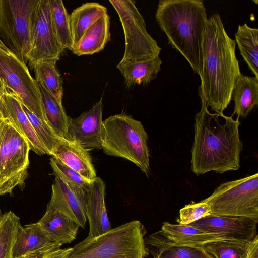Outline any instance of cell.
<instances>
[{
    "label": "cell",
    "mask_w": 258,
    "mask_h": 258,
    "mask_svg": "<svg viewBox=\"0 0 258 258\" xmlns=\"http://www.w3.org/2000/svg\"><path fill=\"white\" fill-rule=\"evenodd\" d=\"M57 61L54 59L41 61L36 63L33 69L37 83L62 104L63 82L56 68Z\"/></svg>",
    "instance_id": "29"
},
{
    "label": "cell",
    "mask_w": 258,
    "mask_h": 258,
    "mask_svg": "<svg viewBox=\"0 0 258 258\" xmlns=\"http://www.w3.org/2000/svg\"><path fill=\"white\" fill-rule=\"evenodd\" d=\"M117 13L125 38V50L120 61H141L157 56L161 50L148 33L145 21L131 0H109Z\"/></svg>",
    "instance_id": "9"
},
{
    "label": "cell",
    "mask_w": 258,
    "mask_h": 258,
    "mask_svg": "<svg viewBox=\"0 0 258 258\" xmlns=\"http://www.w3.org/2000/svg\"><path fill=\"white\" fill-rule=\"evenodd\" d=\"M52 21L56 39L64 50H72L73 41L70 25V15L61 0H50Z\"/></svg>",
    "instance_id": "31"
},
{
    "label": "cell",
    "mask_w": 258,
    "mask_h": 258,
    "mask_svg": "<svg viewBox=\"0 0 258 258\" xmlns=\"http://www.w3.org/2000/svg\"><path fill=\"white\" fill-rule=\"evenodd\" d=\"M159 56L141 61H120L116 68L124 79L126 87L147 85L155 79L161 70Z\"/></svg>",
    "instance_id": "23"
},
{
    "label": "cell",
    "mask_w": 258,
    "mask_h": 258,
    "mask_svg": "<svg viewBox=\"0 0 258 258\" xmlns=\"http://www.w3.org/2000/svg\"><path fill=\"white\" fill-rule=\"evenodd\" d=\"M199 246L213 258H258V238L252 241L219 240Z\"/></svg>",
    "instance_id": "25"
},
{
    "label": "cell",
    "mask_w": 258,
    "mask_h": 258,
    "mask_svg": "<svg viewBox=\"0 0 258 258\" xmlns=\"http://www.w3.org/2000/svg\"><path fill=\"white\" fill-rule=\"evenodd\" d=\"M148 136L142 123L125 113L112 115L103 121L101 147L105 154L119 157L150 174Z\"/></svg>",
    "instance_id": "5"
},
{
    "label": "cell",
    "mask_w": 258,
    "mask_h": 258,
    "mask_svg": "<svg viewBox=\"0 0 258 258\" xmlns=\"http://www.w3.org/2000/svg\"><path fill=\"white\" fill-rule=\"evenodd\" d=\"M145 243L152 258H213L201 246L178 244L171 241L160 230L145 238Z\"/></svg>",
    "instance_id": "19"
},
{
    "label": "cell",
    "mask_w": 258,
    "mask_h": 258,
    "mask_svg": "<svg viewBox=\"0 0 258 258\" xmlns=\"http://www.w3.org/2000/svg\"><path fill=\"white\" fill-rule=\"evenodd\" d=\"M0 112L26 138L31 150L38 155H49L28 119L18 96L6 86L4 94L0 99Z\"/></svg>",
    "instance_id": "14"
},
{
    "label": "cell",
    "mask_w": 258,
    "mask_h": 258,
    "mask_svg": "<svg viewBox=\"0 0 258 258\" xmlns=\"http://www.w3.org/2000/svg\"><path fill=\"white\" fill-rule=\"evenodd\" d=\"M107 14V8L96 2L86 3L74 9L70 15L73 47L91 26Z\"/></svg>",
    "instance_id": "24"
},
{
    "label": "cell",
    "mask_w": 258,
    "mask_h": 258,
    "mask_svg": "<svg viewBox=\"0 0 258 258\" xmlns=\"http://www.w3.org/2000/svg\"><path fill=\"white\" fill-rule=\"evenodd\" d=\"M0 76L24 105L47 123L38 84L22 62L0 39Z\"/></svg>",
    "instance_id": "10"
},
{
    "label": "cell",
    "mask_w": 258,
    "mask_h": 258,
    "mask_svg": "<svg viewBox=\"0 0 258 258\" xmlns=\"http://www.w3.org/2000/svg\"><path fill=\"white\" fill-rule=\"evenodd\" d=\"M202 201L211 214L258 219V174L222 183Z\"/></svg>",
    "instance_id": "7"
},
{
    "label": "cell",
    "mask_w": 258,
    "mask_h": 258,
    "mask_svg": "<svg viewBox=\"0 0 258 258\" xmlns=\"http://www.w3.org/2000/svg\"><path fill=\"white\" fill-rule=\"evenodd\" d=\"M195 116L191 169L199 176L208 172L237 170L243 143L239 138V117L211 113L206 103Z\"/></svg>",
    "instance_id": "2"
},
{
    "label": "cell",
    "mask_w": 258,
    "mask_h": 258,
    "mask_svg": "<svg viewBox=\"0 0 258 258\" xmlns=\"http://www.w3.org/2000/svg\"><path fill=\"white\" fill-rule=\"evenodd\" d=\"M233 114L245 118L258 104V78L241 73L232 92Z\"/></svg>",
    "instance_id": "22"
},
{
    "label": "cell",
    "mask_w": 258,
    "mask_h": 258,
    "mask_svg": "<svg viewBox=\"0 0 258 258\" xmlns=\"http://www.w3.org/2000/svg\"><path fill=\"white\" fill-rule=\"evenodd\" d=\"M48 204L66 215L79 227H85L87 203L77 197L58 177H55L52 185L51 197Z\"/></svg>",
    "instance_id": "18"
},
{
    "label": "cell",
    "mask_w": 258,
    "mask_h": 258,
    "mask_svg": "<svg viewBox=\"0 0 258 258\" xmlns=\"http://www.w3.org/2000/svg\"><path fill=\"white\" fill-rule=\"evenodd\" d=\"M20 225V218L12 211L0 212V258H12V249Z\"/></svg>",
    "instance_id": "32"
},
{
    "label": "cell",
    "mask_w": 258,
    "mask_h": 258,
    "mask_svg": "<svg viewBox=\"0 0 258 258\" xmlns=\"http://www.w3.org/2000/svg\"><path fill=\"white\" fill-rule=\"evenodd\" d=\"M258 219L210 214L188 225L211 233L222 240L252 241L258 238Z\"/></svg>",
    "instance_id": "12"
},
{
    "label": "cell",
    "mask_w": 258,
    "mask_h": 258,
    "mask_svg": "<svg viewBox=\"0 0 258 258\" xmlns=\"http://www.w3.org/2000/svg\"><path fill=\"white\" fill-rule=\"evenodd\" d=\"M160 231L169 240L178 244L201 246L222 240L211 233L188 225L173 224L165 222Z\"/></svg>",
    "instance_id": "26"
},
{
    "label": "cell",
    "mask_w": 258,
    "mask_h": 258,
    "mask_svg": "<svg viewBox=\"0 0 258 258\" xmlns=\"http://www.w3.org/2000/svg\"><path fill=\"white\" fill-rule=\"evenodd\" d=\"M236 45L218 13L208 19L198 94L201 101L217 113H223L230 104L235 83L241 74Z\"/></svg>",
    "instance_id": "1"
},
{
    "label": "cell",
    "mask_w": 258,
    "mask_h": 258,
    "mask_svg": "<svg viewBox=\"0 0 258 258\" xmlns=\"http://www.w3.org/2000/svg\"><path fill=\"white\" fill-rule=\"evenodd\" d=\"M51 156L58 158L86 179L93 180L96 177L88 150L75 141L63 139Z\"/></svg>",
    "instance_id": "20"
},
{
    "label": "cell",
    "mask_w": 258,
    "mask_h": 258,
    "mask_svg": "<svg viewBox=\"0 0 258 258\" xmlns=\"http://www.w3.org/2000/svg\"><path fill=\"white\" fill-rule=\"evenodd\" d=\"M103 105L102 98L91 109L75 118L69 116L67 139L87 150L100 149Z\"/></svg>",
    "instance_id": "13"
},
{
    "label": "cell",
    "mask_w": 258,
    "mask_h": 258,
    "mask_svg": "<svg viewBox=\"0 0 258 258\" xmlns=\"http://www.w3.org/2000/svg\"><path fill=\"white\" fill-rule=\"evenodd\" d=\"M4 118L3 116L2 113L0 112V127H1V125L2 124V123L4 121Z\"/></svg>",
    "instance_id": "37"
},
{
    "label": "cell",
    "mask_w": 258,
    "mask_h": 258,
    "mask_svg": "<svg viewBox=\"0 0 258 258\" xmlns=\"http://www.w3.org/2000/svg\"><path fill=\"white\" fill-rule=\"evenodd\" d=\"M61 244L50 241L42 232L38 224L21 226L18 228L12 249V258H33L59 249Z\"/></svg>",
    "instance_id": "15"
},
{
    "label": "cell",
    "mask_w": 258,
    "mask_h": 258,
    "mask_svg": "<svg viewBox=\"0 0 258 258\" xmlns=\"http://www.w3.org/2000/svg\"><path fill=\"white\" fill-rule=\"evenodd\" d=\"M211 209L209 204L201 201L185 205L179 211L177 222L179 224L188 225L211 214Z\"/></svg>",
    "instance_id": "34"
},
{
    "label": "cell",
    "mask_w": 258,
    "mask_h": 258,
    "mask_svg": "<svg viewBox=\"0 0 258 258\" xmlns=\"http://www.w3.org/2000/svg\"><path fill=\"white\" fill-rule=\"evenodd\" d=\"M240 55L254 77L258 78V29L239 25L235 34Z\"/></svg>",
    "instance_id": "27"
},
{
    "label": "cell",
    "mask_w": 258,
    "mask_h": 258,
    "mask_svg": "<svg viewBox=\"0 0 258 258\" xmlns=\"http://www.w3.org/2000/svg\"><path fill=\"white\" fill-rule=\"evenodd\" d=\"M38 0H0V39L26 64L32 15Z\"/></svg>",
    "instance_id": "8"
},
{
    "label": "cell",
    "mask_w": 258,
    "mask_h": 258,
    "mask_svg": "<svg viewBox=\"0 0 258 258\" xmlns=\"http://www.w3.org/2000/svg\"><path fill=\"white\" fill-rule=\"evenodd\" d=\"M30 150L26 138L4 118L0 127V196L12 195L17 186L24 188Z\"/></svg>",
    "instance_id": "6"
},
{
    "label": "cell",
    "mask_w": 258,
    "mask_h": 258,
    "mask_svg": "<svg viewBox=\"0 0 258 258\" xmlns=\"http://www.w3.org/2000/svg\"><path fill=\"white\" fill-rule=\"evenodd\" d=\"M37 223L50 241L61 245L74 240L80 227L66 215L49 204L44 215Z\"/></svg>",
    "instance_id": "17"
},
{
    "label": "cell",
    "mask_w": 258,
    "mask_h": 258,
    "mask_svg": "<svg viewBox=\"0 0 258 258\" xmlns=\"http://www.w3.org/2000/svg\"><path fill=\"white\" fill-rule=\"evenodd\" d=\"M48 126L60 138L67 139L68 118L62 104L38 83Z\"/></svg>",
    "instance_id": "28"
},
{
    "label": "cell",
    "mask_w": 258,
    "mask_h": 258,
    "mask_svg": "<svg viewBox=\"0 0 258 258\" xmlns=\"http://www.w3.org/2000/svg\"><path fill=\"white\" fill-rule=\"evenodd\" d=\"M105 184L96 177L93 179L87 192V220L89 224L88 236L96 237L111 229L105 203Z\"/></svg>",
    "instance_id": "16"
},
{
    "label": "cell",
    "mask_w": 258,
    "mask_h": 258,
    "mask_svg": "<svg viewBox=\"0 0 258 258\" xmlns=\"http://www.w3.org/2000/svg\"><path fill=\"white\" fill-rule=\"evenodd\" d=\"M5 88L6 86L5 85L3 81L0 76V99L4 94Z\"/></svg>",
    "instance_id": "35"
},
{
    "label": "cell",
    "mask_w": 258,
    "mask_h": 258,
    "mask_svg": "<svg viewBox=\"0 0 258 258\" xmlns=\"http://www.w3.org/2000/svg\"><path fill=\"white\" fill-rule=\"evenodd\" d=\"M63 50L53 29L50 0H38L31 20L29 66L33 69L41 61H58Z\"/></svg>",
    "instance_id": "11"
},
{
    "label": "cell",
    "mask_w": 258,
    "mask_h": 258,
    "mask_svg": "<svg viewBox=\"0 0 258 258\" xmlns=\"http://www.w3.org/2000/svg\"><path fill=\"white\" fill-rule=\"evenodd\" d=\"M33 258H52V257H51V256L50 255V252H49V253H48L45 254L42 257H33Z\"/></svg>",
    "instance_id": "36"
},
{
    "label": "cell",
    "mask_w": 258,
    "mask_h": 258,
    "mask_svg": "<svg viewBox=\"0 0 258 258\" xmlns=\"http://www.w3.org/2000/svg\"><path fill=\"white\" fill-rule=\"evenodd\" d=\"M19 99L37 136L43 146L48 151L49 155H52L63 138L59 137L46 123L38 118L24 105L19 98Z\"/></svg>",
    "instance_id": "33"
},
{
    "label": "cell",
    "mask_w": 258,
    "mask_h": 258,
    "mask_svg": "<svg viewBox=\"0 0 258 258\" xmlns=\"http://www.w3.org/2000/svg\"><path fill=\"white\" fill-rule=\"evenodd\" d=\"M110 17L107 14L91 26L72 49L78 56L92 55L104 49L110 40Z\"/></svg>",
    "instance_id": "21"
},
{
    "label": "cell",
    "mask_w": 258,
    "mask_h": 258,
    "mask_svg": "<svg viewBox=\"0 0 258 258\" xmlns=\"http://www.w3.org/2000/svg\"><path fill=\"white\" fill-rule=\"evenodd\" d=\"M146 230L138 220L111 228L96 237L87 236L74 246L60 248L52 258H146Z\"/></svg>",
    "instance_id": "4"
},
{
    "label": "cell",
    "mask_w": 258,
    "mask_h": 258,
    "mask_svg": "<svg viewBox=\"0 0 258 258\" xmlns=\"http://www.w3.org/2000/svg\"><path fill=\"white\" fill-rule=\"evenodd\" d=\"M169 44L200 75L203 64V43L208 22L202 0H160L155 15Z\"/></svg>",
    "instance_id": "3"
},
{
    "label": "cell",
    "mask_w": 258,
    "mask_h": 258,
    "mask_svg": "<svg viewBox=\"0 0 258 258\" xmlns=\"http://www.w3.org/2000/svg\"><path fill=\"white\" fill-rule=\"evenodd\" d=\"M49 163L53 170V175L63 181L81 200L87 203V192L92 180L85 178L55 157L50 158Z\"/></svg>",
    "instance_id": "30"
}]
</instances>
